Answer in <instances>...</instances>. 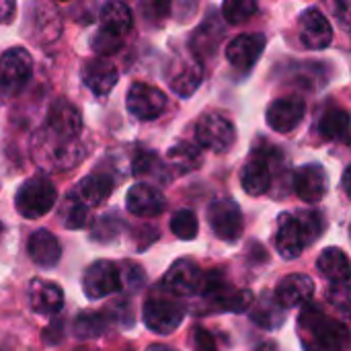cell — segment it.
<instances>
[{
  "label": "cell",
  "mask_w": 351,
  "mask_h": 351,
  "mask_svg": "<svg viewBox=\"0 0 351 351\" xmlns=\"http://www.w3.org/2000/svg\"><path fill=\"white\" fill-rule=\"evenodd\" d=\"M125 208L140 218H156L167 210V199L160 189L150 183H136L130 187L125 197Z\"/></svg>",
  "instance_id": "cell-17"
},
{
  "label": "cell",
  "mask_w": 351,
  "mask_h": 351,
  "mask_svg": "<svg viewBox=\"0 0 351 351\" xmlns=\"http://www.w3.org/2000/svg\"><path fill=\"white\" fill-rule=\"evenodd\" d=\"M208 224L224 243H234L243 237L245 220L241 206L232 199H216L208 208Z\"/></svg>",
  "instance_id": "cell-9"
},
{
  "label": "cell",
  "mask_w": 351,
  "mask_h": 351,
  "mask_svg": "<svg viewBox=\"0 0 351 351\" xmlns=\"http://www.w3.org/2000/svg\"><path fill=\"white\" fill-rule=\"evenodd\" d=\"M62 33V16L60 10L49 2L33 4L27 12V37L33 43L45 45L60 37Z\"/></svg>",
  "instance_id": "cell-12"
},
{
  "label": "cell",
  "mask_w": 351,
  "mask_h": 351,
  "mask_svg": "<svg viewBox=\"0 0 351 351\" xmlns=\"http://www.w3.org/2000/svg\"><path fill=\"white\" fill-rule=\"evenodd\" d=\"M169 84L171 88L179 95V97H191L197 86L202 84L204 80V66L202 62L195 58V56H185V58H179L175 64H173V72L169 76Z\"/></svg>",
  "instance_id": "cell-22"
},
{
  "label": "cell",
  "mask_w": 351,
  "mask_h": 351,
  "mask_svg": "<svg viewBox=\"0 0 351 351\" xmlns=\"http://www.w3.org/2000/svg\"><path fill=\"white\" fill-rule=\"evenodd\" d=\"M284 319H286V315L282 313L278 302L269 300V298H261L257 302V306H253V311H251V321L263 329H278V327H282Z\"/></svg>",
  "instance_id": "cell-32"
},
{
  "label": "cell",
  "mask_w": 351,
  "mask_h": 351,
  "mask_svg": "<svg viewBox=\"0 0 351 351\" xmlns=\"http://www.w3.org/2000/svg\"><path fill=\"white\" fill-rule=\"evenodd\" d=\"M146 351H177L175 348H171V346H150Z\"/></svg>",
  "instance_id": "cell-42"
},
{
  "label": "cell",
  "mask_w": 351,
  "mask_h": 351,
  "mask_svg": "<svg viewBox=\"0 0 351 351\" xmlns=\"http://www.w3.org/2000/svg\"><path fill=\"white\" fill-rule=\"evenodd\" d=\"M224 37V29L222 25H218V21L212 16L208 19L195 33H193V39H191V56H195L199 62H202V53L204 56H210L214 53L216 45L222 41Z\"/></svg>",
  "instance_id": "cell-28"
},
{
  "label": "cell",
  "mask_w": 351,
  "mask_h": 351,
  "mask_svg": "<svg viewBox=\"0 0 351 351\" xmlns=\"http://www.w3.org/2000/svg\"><path fill=\"white\" fill-rule=\"evenodd\" d=\"M317 269L333 284H350V259L337 247H329L319 255Z\"/></svg>",
  "instance_id": "cell-27"
},
{
  "label": "cell",
  "mask_w": 351,
  "mask_h": 351,
  "mask_svg": "<svg viewBox=\"0 0 351 351\" xmlns=\"http://www.w3.org/2000/svg\"><path fill=\"white\" fill-rule=\"evenodd\" d=\"M134 25V16L128 4L123 2H107L101 8V29L97 31L95 39H93V49L97 53H115L121 43L125 33L132 29Z\"/></svg>",
  "instance_id": "cell-5"
},
{
  "label": "cell",
  "mask_w": 351,
  "mask_h": 351,
  "mask_svg": "<svg viewBox=\"0 0 351 351\" xmlns=\"http://www.w3.org/2000/svg\"><path fill=\"white\" fill-rule=\"evenodd\" d=\"M296 218H298L300 228H302V232H304V237H306V243H308V247H311L315 241L321 239V234H323V230H325V218H323L321 212H313V210H311V212H298Z\"/></svg>",
  "instance_id": "cell-37"
},
{
  "label": "cell",
  "mask_w": 351,
  "mask_h": 351,
  "mask_svg": "<svg viewBox=\"0 0 351 351\" xmlns=\"http://www.w3.org/2000/svg\"><path fill=\"white\" fill-rule=\"evenodd\" d=\"M308 247L306 237L300 228L296 214H282L278 218V232H276V249L284 259H296Z\"/></svg>",
  "instance_id": "cell-20"
},
{
  "label": "cell",
  "mask_w": 351,
  "mask_h": 351,
  "mask_svg": "<svg viewBox=\"0 0 351 351\" xmlns=\"http://www.w3.org/2000/svg\"><path fill=\"white\" fill-rule=\"evenodd\" d=\"M321 134L329 140L348 144L350 140V115L346 109H329L321 119Z\"/></svg>",
  "instance_id": "cell-29"
},
{
  "label": "cell",
  "mask_w": 351,
  "mask_h": 351,
  "mask_svg": "<svg viewBox=\"0 0 351 351\" xmlns=\"http://www.w3.org/2000/svg\"><path fill=\"white\" fill-rule=\"evenodd\" d=\"M117 78H119L117 68L105 58L90 60L82 66V82L97 97L109 95L113 90V86L117 84Z\"/></svg>",
  "instance_id": "cell-25"
},
{
  "label": "cell",
  "mask_w": 351,
  "mask_h": 351,
  "mask_svg": "<svg viewBox=\"0 0 351 351\" xmlns=\"http://www.w3.org/2000/svg\"><path fill=\"white\" fill-rule=\"evenodd\" d=\"M113 179L107 173H93L84 179L78 181V185L74 187V191H70V195L82 204L86 210H93L97 206H101L113 191Z\"/></svg>",
  "instance_id": "cell-23"
},
{
  "label": "cell",
  "mask_w": 351,
  "mask_h": 351,
  "mask_svg": "<svg viewBox=\"0 0 351 351\" xmlns=\"http://www.w3.org/2000/svg\"><path fill=\"white\" fill-rule=\"evenodd\" d=\"M107 331V315L84 313L74 321V333L78 339H95Z\"/></svg>",
  "instance_id": "cell-33"
},
{
  "label": "cell",
  "mask_w": 351,
  "mask_h": 351,
  "mask_svg": "<svg viewBox=\"0 0 351 351\" xmlns=\"http://www.w3.org/2000/svg\"><path fill=\"white\" fill-rule=\"evenodd\" d=\"M300 335L306 351H341L348 343L346 325L325 317L317 306L306 308L300 317Z\"/></svg>",
  "instance_id": "cell-2"
},
{
  "label": "cell",
  "mask_w": 351,
  "mask_h": 351,
  "mask_svg": "<svg viewBox=\"0 0 351 351\" xmlns=\"http://www.w3.org/2000/svg\"><path fill=\"white\" fill-rule=\"evenodd\" d=\"M306 113V103L300 97H282L276 99L267 109V123L278 134L294 132Z\"/></svg>",
  "instance_id": "cell-14"
},
{
  "label": "cell",
  "mask_w": 351,
  "mask_h": 351,
  "mask_svg": "<svg viewBox=\"0 0 351 351\" xmlns=\"http://www.w3.org/2000/svg\"><path fill=\"white\" fill-rule=\"evenodd\" d=\"M171 232L181 239V241H193L199 232V222L197 216L191 210H179L171 218Z\"/></svg>",
  "instance_id": "cell-34"
},
{
  "label": "cell",
  "mask_w": 351,
  "mask_h": 351,
  "mask_svg": "<svg viewBox=\"0 0 351 351\" xmlns=\"http://www.w3.org/2000/svg\"><path fill=\"white\" fill-rule=\"evenodd\" d=\"M88 212L82 204H78L72 195H68L66 204L62 206V222L66 228L76 230V228H84L88 222Z\"/></svg>",
  "instance_id": "cell-36"
},
{
  "label": "cell",
  "mask_w": 351,
  "mask_h": 351,
  "mask_svg": "<svg viewBox=\"0 0 351 351\" xmlns=\"http://www.w3.org/2000/svg\"><path fill=\"white\" fill-rule=\"evenodd\" d=\"M2 232H4V226H2V222H0V239H2Z\"/></svg>",
  "instance_id": "cell-43"
},
{
  "label": "cell",
  "mask_w": 351,
  "mask_h": 351,
  "mask_svg": "<svg viewBox=\"0 0 351 351\" xmlns=\"http://www.w3.org/2000/svg\"><path fill=\"white\" fill-rule=\"evenodd\" d=\"M33 74V60L29 51L21 47L8 49L0 58V97H10L19 93Z\"/></svg>",
  "instance_id": "cell-10"
},
{
  "label": "cell",
  "mask_w": 351,
  "mask_h": 351,
  "mask_svg": "<svg viewBox=\"0 0 351 351\" xmlns=\"http://www.w3.org/2000/svg\"><path fill=\"white\" fill-rule=\"evenodd\" d=\"M335 10H341V14H339V19H341V25L348 29L350 27V21H348V12H350V4L348 2H339V4H335L333 6Z\"/></svg>",
  "instance_id": "cell-41"
},
{
  "label": "cell",
  "mask_w": 351,
  "mask_h": 351,
  "mask_svg": "<svg viewBox=\"0 0 351 351\" xmlns=\"http://www.w3.org/2000/svg\"><path fill=\"white\" fill-rule=\"evenodd\" d=\"M294 191L306 204H319L327 193V173L321 165H304L294 173Z\"/></svg>",
  "instance_id": "cell-19"
},
{
  "label": "cell",
  "mask_w": 351,
  "mask_h": 351,
  "mask_svg": "<svg viewBox=\"0 0 351 351\" xmlns=\"http://www.w3.org/2000/svg\"><path fill=\"white\" fill-rule=\"evenodd\" d=\"M202 280H204L202 269L193 261L181 259L167 271L160 286L183 300L187 296H197V292L202 288Z\"/></svg>",
  "instance_id": "cell-15"
},
{
  "label": "cell",
  "mask_w": 351,
  "mask_h": 351,
  "mask_svg": "<svg viewBox=\"0 0 351 351\" xmlns=\"http://www.w3.org/2000/svg\"><path fill=\"white\" fill-rule=\"evenodd\" d=\"M167 95L146 82H134L125 97V107L130 115H134L140 121L156 119L167 109Z\"/></svg>",
  "instance_id": "cell-11"
},
{
  "label": "cell",
  "mask_w": 351,
  "mask_h": 351,
  "mask_svg": "<svg viewBox=\"0 0 351 351\" xmlns=\"http://www.w3.org/2000/svg\"><path fill=\"white\" fill-rule=\"evenodd\" d=\"M82 130V115L76 105L66 99H58L47 113L41 148L47 150V160L56 169H70L84 156L78 136Z\"/></svg>",
  "instance_id": "cell-1"
},
{
  "label": "cell",
  "mask_w": 351,
  "mask_h": 351,
  "mask_svg": "<svg viewBox=\"0 0 351 351\" xmlns=\"http://www.w3.org/2000/svg\"><path fill=\"white\" fill-rule=\"evenodd\" d=\"M315 294V282L302 274H290L276 286L274 300L280 308H294L306 304Z\"/></svg>",
  "instance_id": "cell-21"
},
{
  "label": "cell",
  "mask_w": 351,
  "mask_h": 351,
  "mask_svg": "<svg viewBox=\"0 0 351 351\" xmlns=\"http://www.w3.org/2000/svg\"><path fill=\"white\" fill-rule=\"evenodd\" d=\"M255 12H257V2L253 0H228L222 4V14L232 25L249 21Z\"/></svg>",
  "instance_id": "cell-35"
},
{
  "label": "cell",
  "mask_w": 351,
  "mask_h": 351,
  "mask_svg": "<svg viewBox=\"0 0 351 351\" xmlns=\"http://www.w3.org/2000/svg\"><path fill=\"white\" fill-rule=\"evenodd\" d=\"M300 39L308 49H325L333 41V29L329 19L317 8L311 6L300 14Z\"/></svg>",
  "instance_id": "cell-18"
},
{
  "label": "cell",
  "mask_w": 351,
  "mask_h": 351,
  "mask_svg": "<svg viewBox=\"0 0 351 351\" xmlns=\"http://www.w3.org/2000/svg\"><path fill=\"white\" fill-rule=\"evenodd\" d=\"M144 325L156 335H171L185 319V304L160 284L150 292L142 308Z\"/></svg>",
  "instance_id": "cell-3"
},
{
  "label": "cell",
  "mask_w": 351,
  "mask_h": 351,
  "mask_svg": "<svg viewBox=\"0 0 351 351\" xmlns=\"http://www.w3.org/2000/svg\"><path fill=\"white\" fill-rule=\"evenodd\" d=\"M27 253L35 265L43 269H51L58 265L62 257V247H60V241L49 230H37L29 237Z\"/></svg>",
  "instance_id": "cell-26"
},
{
  "label": "cell",
  "mask_w": 351,
  "mask_h": 351,
  "mask_svg": "<svg viewBox=\"0 0 351 351\" xmlns=\"http://www.w3.org/2000/svg\"><path fill=\"white\" fill-rule=\"evenodd\" d=\"M195 351H218L214 335L204 327H195Z\"/></svg>",
  "instance_id": "cell-39"
},
{
  "label": "cell",
  "mask_w": 351,
  "mask_h": 351,
  "mask_svg": "<svg viewBox=\"0 0 351 351\" xmlns=\"http://www.w3.org/2000/svg\"><path fill=\"white\" fill-rule=\"evenodd\" d=\"M56 199H58L56 185L47 177L37 175V177L27 179L19 187L14 195V208L23 218L37 220L51 212V208L56 206Z\"/></svg>",
  "instance_id": "cell-6"
},
{
  "label": "cell",
  "mask_w": 351,
  "mask_h": 351,
  "mask_svg": "<svg viewBox=\"0 0 351 351\" xmlns=\"http://www.w3.org/2000/svg\"><path fill=\"white\" fill-rule=\"evenodd\" d=\"M265 35L263 33H243L239 37H234L228 47H226V60L243 72H249L255 62L261 58L263 49H265Z\"/></svg>",
  "instance_id": "cell-16"
},
{
  "label": "cell",
  "mask_w": 351,
  "mask_h": 351,
  "mask_svg": "<svg viewBox=\"0 0 351 351\" xmlns=\"http://www.w3.org/2000/svg\"><path fill=\"white\" fill-rule=\"evenodd\" d=\"M121 226H123V222L115 216V214H109V216H105V218H101L95 226H93V241H97V243H109V241H113L117 234H119V230H121Z\"/></svg>",
  "instance_id": "cell-38"
},
{
  "label": "cell",
  "mask_w": 351,
  "mask_h": 351,
  "mask_svg": "<svg viewBox=\"0 0 351 351\" xmlns=\"http://www.w3.org/2000/svg\"><path fill=\"white\" fill-rule=\"evenodd\" d=\"M29 304L41 317H53L64 308V292L47 280H33L29 286Z\"/></svg>",
  "instance_id": "cell-24"
},
{
  "label": "cell",
  "mask_w": 351,
  "mask_h": 351,
  "mask_svg": "<svg viewBox=\"0 0 351 351\" xmlns=\"http://www.w3.org/2000/svg\"><path fill=\"white\" fill-rule=\"evenodd\" d=\"M169 160H171V167L177 173H189V171L199 169V165H202V150L195 148L193 144L179 142V144H175L169 150Z\"/></svg>",
  "instance_id": "cell-31"
},
{
  "label": "cell",
  "mask_w": 351,
  "mask_h": 351,
  "mask_svg": "<svg viewBox=\"0 0 351 351\" xmlns=\"http://www.w3.org/2000/svg\"><path fill=\"white\" fill-rule=\"evenodd\" d=\"M132 173L138 179H148V181H162L169 183V171L160 162V158L152 152H140L132 165Z\"/></svg>",
  "instance_id": "cell-30"
},
{
  "label": "cell",
  "mask_w": 351,
  "mask_h": 351,
  "mask_svg": "<svg viewBox=\"0 0 351 351\" xmlns=\"http://www.w3.org/2000/svg\"><path fill=\"white\" fill-rule=\"evenodd\" d=\"M14 10H16V4H14V2H10V0H0V25L10 23Z\"/></svg>",
  "instance_id": "cell-40"
},
{
  "label": "cell",
  "mask_w": 351,
  "mask_h": 351,
  "mask_svg": "<svg viewBox=\"0 0 351 351\" xmlns=\"http://www.w3.org/2000/svg\"><path fill=\"white\" fill-rule=\"evenodd\" d=\"M197 296H202V300H206L212 311H224V313L247 311L253 302V294L249 290H239L228 286L218 274L204 276Z\"/></svg>",
  "instance_id": "cell-7"
},
{
  "label": "cell",
  "mask_w": 351,
  "mask_h": 351,
  "mask_svg": "<svg viewBox=\"0 0 351 351\" xmlns=\"http://www.w3.org/2000/svg\"><path fill=\"white\" fill-rule=\"evenodd\" d=\"M284 154L278 150V146H261V148H255L247 160V165L243 167L241 171V185L243 189L257 197V195H265L274 181H276V175L278 171L284 167Z\"/></svg>",
  "instance_id": "cell-4"
},
{
  "label": "cell",
  "mask_w": 351,
  "mask_h": 351,
  "mask_svg": "<svg viewBox=\"0 0 351 351\" xmlns=\"http://www.w3.org/2000/svg\"><path fill=\"white\" fill-rule=\"evenodd\" d=\"M195 140L202 148L222 154L228 152L237 140V130L230 119L218 113L204 115L195 125Z\"/></svg>",
  "instance_id": "cell-8"
},
{
  "label": "cell",
  "mask_w": 351,
  "mask_h": 351,
  "mask_svg": "<svg viewBox=\"0 0 351 351\" xmlns=\"http://www.w3.org/2000/svg\"><path fill=\"white\" fill-rule=\"evenodd\" d=\"M82 290L88 298L101 300L121 290L119 267L111 261H95L82 278Z\"/></svg>",
  "instance_id": "cell-13"
}]
</instances>
